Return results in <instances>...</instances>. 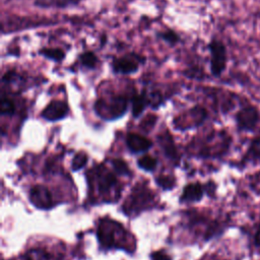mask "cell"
<instances>
[{
    "label": "cell",
    "instance_id": "13",
    "mask_svg": "<svg viewBox=\"0 0 260 260\" xmlns=\"http://www.w3.org/2000/svg\"><path fill=\"white\" fill-rule=\"evenodd\" d=\"M39 54L54 62H61L65 58V52L61 48H42Z\"/></svg>",
    "mask_w": 260,
    "mask_h": 260
},
{
    "label": "cell",
    "instance_id": "16",
    "mask_svg": "<svg viewBox=\"0 0 260 260\" xmlns=\"http://www.w3.org/2000/svg\"><path fill=\"white\" fill-rule=\"evenodd\" d=\"M245 159L258 160L260 159V137H256L252 140L248 151L245 155Z\"/></svg>",
    "mask_w": 260,
    "mask_h": 260
},
{
    "label": "cell",
    "instance_id": "22",
    "mask_svg": "<svg viewBox=\"0 0 260 260\" xmlns=\"http://www.w3.org/2000/svg\"><path fill=\"white\" fill-rule=\"evenodd\" d=\"M112 164H113V167H114L115 171H116L118 174H121V175H128V174L130 173L127 164H126L123 159L115 158V159H113Z\"/></svg>",
    "mask_w": 260,
    "mask_h": 260
},
{
    "label": "cell",
    "instance_id": "9",
    "mask_svg": "<svg viewBox=\"0 0 260 260\" xmlns=\"http://www.w3.org/2000/svg\"><path fill=\"white\" fill-rule=\"evenodd\" d=\"M96 181H98V188L101 193H108L117 184L116 176L110 171L105 169H101L99 171Z\"/></svg>",
    "mask_w": 260,
    "mask_h": 260
},
{
    "label": "cell",
    "instance_id": "8",
    "mask_svg": "<svg viewBox=\"0 0 260 260\" xmlns=\"http://www.w3.org/2000/svg\"><path fill=\"white\" fill-rule=\"evenodd\" d=\"M126 143L128 148L133 152L146 151L152 145V142L148 138L137 133H129L126 137Z\"/></svg>",
    "mask_w": 260,
    "mask_h": 260
},
{
    "label": "cell",
    "instance_id": "18",
    "mask_svg": "<svg viewBox=\"0 0 260 260\" xmlns=\"http://www.w3.org/2000/svg\"><path fill=\"white\" fill-rule=\"evenodd\" d=\"M0 112L3 116H11L15 112L14 103L7 96H2L0 101Z\"/></svg>",
    "mask_w": 260,
    "mask_h": 260
},
{
    "label": "cell",
    "instance_id": "23",
    "mask_svg": "<svg viewBox=\"0 0 260 260\" xmlns=\"http://www.w3.org/2000/svg\"><path fill=\"white\" fill-rule=\"evenodd\" d=\"M156 182L164 189H171L175 185V181L171 176H162L161 175L158 178H156Z\"/></svg>",
    "mask_w": 260,
    "mask_h": 260
},
{
    "label": "cell",
    "instance_id": "20",
    "mask_svg": "<svg viewBox=\"0 0 260 260\" xmlns=\"http://www.w3.org/2000/svg\"><path fill=\"white\" fill-rule=\"evenodd\" d=\"M25 260H49V254L43 249H31L26 253Z\"/></svg>",
    "mask_w": 260,
    "mask_h": 260
},
{
    "label": "cell",
    "instance_id": "24",
    "mask_svg": "<svg viewBox=\"0 0 260 260\" xmlns=\"http://www.w3.org/2000/svg\"><path fill=\"white\" fill-rule=\"evenodd\" d=\"M155 120H156V117L155 116H147V117H145V119L141 122V127L143 128V129H145V130H149L152 126H153V124L155 123Z\"/></svg>",
    "mask_w": 260,
    "mask_h": 260
},
{
    "label": "cell",
    "instance_id": "4",
    "mask_svg": "<svg viewBox=\"0 0 260 260\" xmlns=\"http://www.w3.org/2000/svg\"><path fill=\"white\" fill-rule=\"evenodd\" d=\"M208 49L210 52V70L214 76H219L225 68L226 51L223 44L217 40H212Z\"/></svg>",
    "mask_w": 260,
    "mask_h": 260
},
{
    "label": "cell",
    "instance_id": "10",
    "mask_svg": "<svg viewBox=\"0 0 260 260\" xmlns=\"http://www.w3.org/2000/svg\"><path fill=\"white\" fill-rule=\"evenodd\" d=\"M82 0H34V4L40 8L63 9L76 6Z\"/></svg>",
    "mask_w": 260,
    "mask_h": 260
},
{
    "label": "cell",
    "instance_id": "17",
    "mask_svg": "<svg viewBox=\"0 0 260 260\" xmlns=\"http://www.w3.org/2000/svg\"><path fill=\"white\" fill-rule=\"evenodd\" d=\"M137 165L145 171H152L155 169V167L157 165V160L155 157H153L149 154H145L138 159Z\"/></svg>",
    "mask_w": 260,
    "mask_h": 260
},
{
    "label": "cell",
    "instance_id": "7",
    "mask_svg": "<svg viewBox=\"0 0 260 260\" xmlns=\"http://www.w3.org/2000/svg\"><path fill=\"white\" fill-rule=\"evenodd\" d=\"M29 199L36 207L41 209H48L53 205V199L50 191L42 185H37L31 188Z\"/></svg>",
    "mask_w": 260,
    "mask_h": 260
},
{
    "label": "cell",
    "instance_id": "26",
    "mask_svg": "<svg viewBox=\"0 0 260 260\" xmlns=\"http://www.w3.org/2000/svg\"><path fill=\"white\" fill-rule=\"evenodd\" d=\"M254 243L257 247H260V226L256 231V234H255V237H254Z\"/></svg>",
    "mask_w": 260,
    "mask_h": 260
},
{
    "label": "cell",
    "instance_id": "12",
    "mask_svg": "<svg viewBox=\"0 0 260 260\" xmlns=\"http://www.w3.org/2000/svg\"><path fill=\"white\" fill-rule=\"evenodd\" d=\"M159 144L161 148L164 149L166 155H168L170 158H176L178 156L177 149L175 146V143L173 141V138L169 134H160L158 137Z\"/></svg>",
    "mask_w": 260,
    "mask_h": 260
},
{
    "label": "cell",
    "instance_id": "25",
    "mask_svg": "<svg viewBox=\"0 0 260 260\" xmlns=\"http://www.w3.org/2000/svg\"><path fill=\"white\" fill-rule=\"evenodd\" d=\"M151 258L152 260H172L171 257L166 254L164 251H157L151 254Z\"/></svg>",
    "mask_w": 260,
    "mask_h": 260
},
{
    "label": "cell",
    "instance_id": "11",
    "mask_svg": "<svg viewBox=\"0 0 260 260\" xmlns=\"http://www.w3.org/2000/svg\"><path fill=\"white\" fill-rule=\"evenodd\" d=\"M203 196V189L200 184L192 183L187 185L182 193L181 201H198Z\"/></svg>",
    "mask_w": 260,
    "mask_h": 260
},
{
    "label": "cell",
    "instance_id": "1",
    "mask_svg": "<svg viewBox=\"0 0 260 260\" xmlns=\"http://www.w3.org/2000/svg\"><path fill=\"white\" fill-rule=\"evenodd\" d=\"M127 99L115 94L109 98H101L95 102L94 109L104 119H117L123 116L127 110Z\"/></svg>",
    "mask_w": 260,
    "mask_h": 260
},
{
    "label": "cell",
    "instance_id": "6",
    "mask_svg": "<svg viewBox=\"0 0 260 260\" xmlns=\"http://www.w3.org/2000/svg\"><path fill=\"white\" fill-rule=\"evenodd\" d=\"M69 112L68 104L64 101L54 100L47 105L41 113V116L48 121H57L67 116Z\"/></svg>",
    "mask_w": 260,
    "mask_h": 260
},
{
    "label": "cell",
    "instance_id": "21",
    "mask_svg": "<svg viewBox=\"0 0 260 260\" xmlns=\"http://www.w3.org/2000/svg\"><path fill=\"white\" fill-rule=\"evenodd\" d=\"M159 37H160L166 43H168V44H170V45H175V44H177V43L179 42V40H180L179 35H177L174 30H171V29L160 32V34H159Z\"/></svg>",
    "mask_w": 260,
    "mask_h": 260
},
{
    "label": "cell",
    "instance_id": "5",
    "mask_svg": "<svg viewBox=\"0 0 260 260\" xmlns=\"http://www.w3.org/2000/svg\"><path fill=\"white\" fill-rule=\"evenodd\" d=\"M259 121L258 110L253 106H248L240 110L236 115V122L240 130L252 131Z\"/></svg>",
    "mask_w": 260,
    "mask_h": 260
},
{
    "label": "cell",
    "instance_id": "19",
    "mask_svg": "<svg viewBox=\"0 0 260 260\" xmlns=\"http://www.w3.org/2000/svg\"><path fill=\"white\" fill-rule=\"evenodd\" d=\"M86 162H87V155H86V153L83 152V151L77 152L73 156V159H72V162H71V169L73 171H78L81 168H83L86 165Z\"/></svg>",
    "mask_w": 260,
    "mask_h": 260
},
{
    "label": "cell",
    "instance_id": "2",
    "mask_svg": "<svg viewBox=\"0 0 260 260\" xmlns=\"http://www.w3.org/2000/svg\"><path fill=\"white\" fill-rule=\"evenodd\" d=\"M145 62V57L135 52L126 53L113 59L112 69L117 74H132Z\"/></svg>",
    "mask_w": 260,
    "mask_h": 260
},
{
    "label": "cell",
    "instance_id": "14",
    "mask_svg": "<svg viewBox=\"0 0 260 260\" xmlns=\"http://www.w3.org/2000/svg\"><path fill=\"white\" fill-rule=\"evenodd\" d=\"M81 67L86 69H94L99 63L98 56L91 51H85L78 57Z\"/></svg>",
    "mask_w": 260,
    "mask_h": 260
},
{
    "label": "cell",
    "instance_id": "3",
    "mask_svg": "<svg viewBox=\"0 0 260 260\" xmlns=\"http://www.w3.org/2000/svg\"><path fill=\"white\" fill-rule=\"evenodd\" d=\"M124 229L121 224L111 220H104L100 223L98 236L100 242L106 247L118 246L120 240L117 239V235H123Z\"/></svg>",
    "mask_w": 260,
    "mask_h": 260
},
{
    "label": "cell",
    "instance_id": "15",
    "mask_svg": "<svg viewBox=\"0 0 260 260\" xmlns=\"http://www.w3.org/2000/svg\"><path fill=\"white\" fill-rule=\"evenodd\" d=\"M147 104H148V99H147L146 94L141 93V94L134 95L132 99V102H131L132 115L134 117H138L143 112V110Z\"/></svg>",
    "mask_w": 260,
    "mask_h": 260
}]
</instances>
